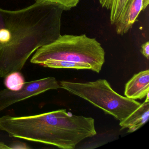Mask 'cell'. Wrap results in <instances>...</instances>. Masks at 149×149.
Instances as JSON below:
<instances>
[{
    "label": "cell",
    "mask_w": 149,
    "mask_h": 149,
    "mask_svg": "<svg viewBox=\"0 0 149 149\" xmlns=\"http://www.w3.org/2000/svg\"><path fill=\"white\" fill-rule=\"evenodd\" d=\"M149 4V0H132L119 35L123 36L129 32L136 21L140 12L145 9Z\"/></svg>",
    "instance_id": "9"
},
{
    "label": "cell",
    "mask_w": 149,
    "mask_h": 149,
    "mask_svg": "<svg viewBox=\"0 0 149 149\" xmlns=\"http://www.w3.org/2000/svg\"><path fill=\"white\" fill-rule=\"evenodd\" d=\"M0 149H11V148L4 143L0 142Z\"/></svg>",
    "instance_id": "15"
},
{
    "label": "cell",
    "mask_w": 149,
    "mask_h": 149,
    "mask_svg": "<svg viewBox=\"0 0 149 149\" xmlns=\"http://www.w3.org/2000/svg\"><path fill=\"white\" fill-rule=\"evenodd\" d=\"M61 88L89 102L122 122L141 103L116 92L105 79L85 83L60 82Z\"/></svg>",
    "instance_id": "4"
},
{
    "label": "cell",
    "mask_w": 149,
    "mask_h": 149,
    "mask_svg": "<svg viewBox=\"0 0 149 149\" xmlns=\"http://www.w3.org/2000/svg\"><path fill=\"white\" fill-rule=\"evenodd\" d=\"M141 53L147 59L149 58V42H146L141 46Z\"/></svg>",
    "instance_id": "13"
},
{
    "label": "cell",
    "mask_w": 149,
    "mask_h": 149,
    "mask_svg": "<svg viewBox=\"0 0 149 149\" xmlns=\"http://www.w3.org/2000/svg\"><path fill=\"white\" fill-rule=\"evenodd\" d=\"M4 84L7 89L17 91L23 88L25 84V78L19 71L10 73L5 77Z\"/></svg>",
    "instance_id": "11"
},
{
    "label": "cell",
    "mask_w": 149,
    "mask_h": 149,
    "mask_svg": "<svg viewBox=\"0 0 149 149\" xmlns=\"http://www.w3.org/2000/svg\"><path fill=\"white\" fill-rule=\"evenodd\" d=\"M63 12L42 0L20 10L0 8V77L20 71L34 52L59 38Z\"/></svg>",
    "instance_id": "1"
},
{
    "label": "cell",
    "mask_w": 149,
    "mask_h": 149,
    "mask_svg": "<svg viewBox=\"0 0 149 149\" xmlns=\"http://www.w3.org/2000/svg\"><path fill=\"white\" fill-rule=\"evenodd\" d=\"M132 0H98L102 7L109 11L110 21L119 35Z\"/></svg>",
    "instance_id": "6"
},
{
    "label": "cell",
    "mask_w": 149,
    "mask_h": 149,
    "mask_svg": "<svg viewBox=\"0 0 149 149\" xmlns=\"http://www.w3.org/2000/svg\"><path fill=\"white\" fill-rule=\"evenodd\" d=\"M149 102H144L127 118L119 123L121 130L128 128V132L132 133L141 128L149 120Z\"/></svg>",
    "instance_id": "8"
},
{
    "label": "cell",
    "mask_w": 149,
    "mask_h": 149,
    "mask_svg": "<svg viewBox=\"0 0 149 149\" xmlns=\"http://www.w3.org/2000/svg\"><path fill=\"white\" fill-rule=\"evenodd\" d=\"M0 130L11 137L63 149H74L97 134L94 118L69 114L63 109L27 116L6 115L0 117Z\"/></svg>",
    "instance_id": "2"
},
{
    "label": "cell",
    "mask_w": 149,
    "mask_h": 149,
    "mask_svg": "<svg viewBox=\"0 0 149 149\" xmlns=\"http://www.w3.org/2000/svg\"><path fill=\"white\" fill-rule=\"evenodd\" d=\"M60 7L63 11H69L75 7L80 0H42Z\"/></svg>",
    "instance_id": "12"
},
{
    "label": "cell",
    "mask_w": 149,
    "mask_h": 149,
    "mask_svg": "<svg viewBox=\"0 0 149 149\" xmlns=\"http://www.w3.org/2000/svg\"><path fill=\"white\" fill-rule=\"evenodd\" d=\"M11 149H29L26 145L22 143H14L11 146H9Z\"/></svg>",
    "instance_id": "14"
},
{
    "label": "cell",
    "mask_w": 149,
    "mask_h": 149,
    "mask_svg": "<svg viewBox=\"0 0 149 149\" xmlns=\"http://www.w3.org/2000/svg\"><path fill=\"white\" fill-rule=\"evenodd\" d=\"M61 88L54 77H48L25 83L23 88L17 91L7 89L0 91V111L10 105L49 90Z\"/></svg>",
    "instance_id": "5"
},
{
    "label": "cell",
    "mask_w": 149,
    "mask_h": 149,
    "mask_svg": "<svg viewBox=\"0 0 149 149\" xmlns=\"http://www.w3.org/2000/svg\"><path fill=\"white\" fill-rule=\"evenodd\" d=\"M40 65L52 68H68L74 69H88L91 70L89 64L84 63L76 62L66 61L48 60L43 62Z\"/></svg>",
    "instance_id": "10"
},
{
    "label": "cell",
    "mask_w": 149,
    "mask_h": 149,
    "mask_svg": "<svg viewBox=\"0 0 149 149\" xmlns=\"http://www.w3.org/2000/svg\"><path fill=\"white\" fill-rule=\"evenodd\" d=\"M48 60L84 63L99 73L105 61V52L95 38L85 34H65L37 49L30 61L40 65Z\"/></svg>",
    "instance_id": "3"
},
{
    "label": "cell",
    "mask_w": 149,
    "mask_h": 149,
    "mask_svg": "<svg viewBox=\"0 0 149 149\" xmlns=\"http://www.w3.org/2000/svg\"><path fill=\"white\" fill-rule=\"evenodd\" d=\"M149 93V70L135 74L126 84L124 94L130 99H142Z\"/></svg>",
    "instance_id": "7"
}]
</instances>
